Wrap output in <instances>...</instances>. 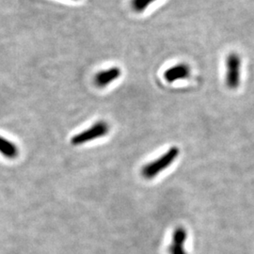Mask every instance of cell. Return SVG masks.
Listing matches in <instances>:
<instances>
[{
	"label": "cell",
	"mask_w": 254,
	"mask_h": 254,
	"mask_svg": "<svg viewBox=\"0 0 254 254\" xmlns=\"http://www.w3.org/2000/svg\"><path fill=\"white\" fill-rule=\"evenodd\" d=\"M178 155L179 149L177 147L170 148L163 155L143 167L141 171L142 176L146 179H153L161 172H163L164 170H166L168 167H170Z\"/></svg>",
	"instance_id": "cell-1"
},
{
	"label": "cell",
	"mask_w": 254,
	"mask_h": 254,
	"mask_svg": "<svg viewBox=\"0 0 254 254\" xmlns=\"http://www.w3.org/2000/svg\"><path fill=\"white\" fill-rule=\"evenodd\" d=\"M241 57L236 52L228 55L226 59V86L230 90H236L241 83Z\"/></svg>",
	"instance_id": "cell-2"
},
{
	"label": "cell",
	"mask_w": 254,
	"mask_h": 254,
	"mask_svg": "<svg viewBox=\"0 0 254 254\" xmlns=\"http://www.w3.org/2000/svg\"><path fill=\"white\" fill-rule=\"evenodd\" d=\"M109 127L106 122H98L94 124L92 127L86 129L81 133L75 135L72 137L71 143L73 145L78 146L97 139L99 137L106 136L109 133Z\"/></svg>",
	"instance_id": "cell-3"
},
{
	"label": "cell",
	"mask_w": 254,
	"mask_h": 254,
	"mask_svg": "<svg viewBox=\"0 0 254 254\" xmlns=\"http://www.w3.org/2000/svg\"><path fill=\"white\" fill-rule=\"evenodd\" d=\"M190 75V67L188 64H180L169 68L164 73L165 80L169 83H173L177 80L186 79Z\"/></svg>",
	"instance_id": "cell-4"
},
{
	"label": "cell",
	"mask_w": 254,
	"mask_h": 254,
	"mask_svg": "<svg viewBox=\"0 0 254 254\" xmlns=\"http://www.w3.org/2000/svg\"><path fill=\"white\" fill-rule=\"evenodd\" d=\"M187 232L183 227H178L173 233V242L170 247L171 254H188L185 251V242L187 240Z\"/></svg>",
	"instance_id": "cell-5"
},
{
	"label": "cell",
	"mask_w": 254,
	"mask_h": 254,
	"mask_svg": "<svg viewBox=\"0 0 254 254\" xmlns=\"http://www.w3.org/2000/svg\"><path fill=\"white\" fill-rule=\"evenodd\" d=\"M120 75H121L120 68L112 67L106 71H102L97 73L94 77V83L96 84V86H98L100 88L106 87L109 85V83L119 78Z\"/></svg>",
	"instance_id": "cell-6"
},
{
	"label": "cell",
	"mask_w": 254,
	"mask_h": 254,
	"mask_svg": "<svg viewBox=\"0 0 254 254\" xmlns=\"http://www.w3.org/2000/svg\"><path fill=\"white\" fill-rule=\"evenodd\" d=\"M0 154L9 159H14L18 155V148L11 141L0 136Z\"/></svg>",
	"instance_id": "cell-7"
},
{
	"label": "cell",
	"mask_w": 254,
	"mask_h": 254,
	"mask_svg": "<svg viewBox=\"0 0 254 254\" xmlns=\"http://www.w3.org/2000/svg\"><path fill=\"white\" fill-rule=\"evenodd\" d=\"M155 0H132L131 5L133 9L136 12H141L151 5Z\"/></svg>",
	"instance_id": "cell-8"
}]
</instances>
